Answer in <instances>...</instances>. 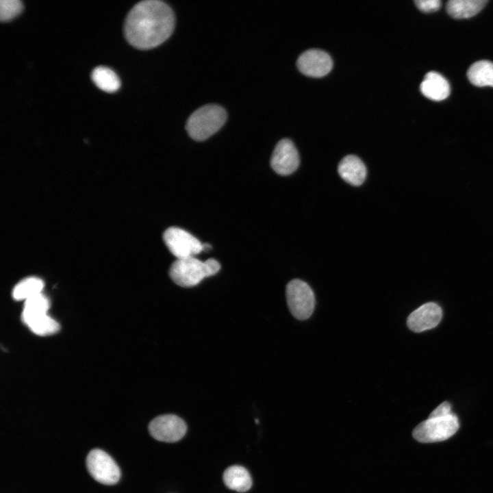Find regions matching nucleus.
I'll use <instances>...</instances> for the list:
<instances>
[{
    "instance_id": "f257e3e1",
    "label": "nucleus",
    "mask_w": 493,
    "mask_h": 493,
    "mask_svg": "<svg viewBox=\"0 0 493 493\" xmlns=\"http://www.w3.org/2000/svg\"><path fill=\"white\" fill-rule=\"evenodd\" d=\"M175 16L162 1L145 0L136 3L125 22L127 41L139 49L154 48L168 38L173 31Z\"/></svg>"
},
{
    "instance_id": "f03ea898",
    "label": "nucleus",
    "mask_w": 493,
    "mask_h": 493,
    "mask_svg": "<svg viewBox=\"0 0 493 493\" xmlns=\"http://www.w3.org/2000/svg\"><path fill=\"white\" fill-rule=\"evenodd\" d=\"M220 268V264L214 259L202 262L190 257L176 260L170 267L169 275L178 286L188 288L199 284L205 277L215 275Z\"/></svg>"
},
{
    "instance_id": "7ed1b4c3",
    "label": "nucleus",
    "mask_w": 493,
    "mask_h": 493,
    "mask_svg": "<svg viewBox=\"0 0 493 493\" xmlns=\"http://www.w3.org/2000/svg\"><path fill=\"white\" fill-rule=\"evenodd\" d=\"M227 117V112L223 107L214 104L205 105L190 115L186 129L192 139L204 140L222 127Z\"/></svg>"
},
{
    "instance_id": "20e7f679",
    "label": "nucleus",
    "mask_w": 493,
    "mask_h": 493,
    "mask_svg": "<svg viewBox=\"0 0 493 493\" xmlns=\"http://www.w3.org/2000/svg\"><path fill=\"white\" fill-rule=\"evenodd\" d=\"M459 427V419L454 413L440 417L429 416L414 428L412 435L422 443L441 442L453 436Z\"/></svg>"
},
{
    "instance_id": "39448f33",
    "label": "nucleus",
    "mask_w": 493,
    "mask_h": 493,
    "mask_svg": "<svg viewBox=\"0 0 493 493\" xmlns=\"http://www.w3.org/2000/svg\"><path fill=\"white\" fill-rule=\"evenodd\" d=\"M286 299L289 309L296 318L304 320L312 314L314 294L305 281L297 279L290 281L286 286Z\"/></svg>"
},
{
    "instance_id": "423d86ee",
    "label": "nucleus",
    "mask_w": 493,
    "mask_h": 493,
    "mask_svg": "<svg viewBox=\"0 0 493 493\" xmlns=\"http://www.w3.org/2000/svg\"><path fill=\"white\" fill-rule=\"evenodd\" d=\"M86 466L97 481L105 485L116 483L121 477L120 469L114 460L105 451L95 448L88 453Z\"/></svg>"
},
{
    "instance_id": "0eeeda50",
    "label": "nucleus",
    "mask_w": 493,
    "mask_h": 493,
    "mask_svg": "<svg viewBox=\"0 0 493 493\" xmlns=\"http://www.w3.org/2000/svg\"><path fill=\"white\" fill-rule=\"evenodd\" d=\"M164 243L177 260L194 257L203 251V244L186 230L171 227L163 234Z\"/></svg>"
},
{
    "instance_id": "6e6552de",
    "label": "nucleus",
    "mask_w": 493,
    "mask_h": 493,
    "mask_svg": "<svg viewBox=\"0 0 493 493\" xmlns=\"http://www.w3.org/2000/svg\"><path fill=\"white\" fill-rule=\"evenodd\" d=\"M187 427L181 418L173 414L157 416L149 425L151 435L155 440L165 442H175L186 434Z\"/></svg>"
},
{
    "instance_id": "1a4fd4ad",
    "label": "nucleus",
    "mask_w": 493,
    "mask_h": 493,
    "mask_svg": "<svg viewBox=\"0 0 493 493\" xmlns=\"http://www.w3.org/2000/svg\"><path fill=\"white\" fill-rule=\"evenodd\" d=\"M299 156L293 142L287 138L278 142L270 158L273 169L281 175H288L296 170Z\"/></svg>"
},
{
    "instance_id": "9d476101",
    "label": "nucleus",
    "mask_w": 493,
    "mask_h": 493,
    "mask_svg": "<svg viewBox=\"0 0 493 493\" xmlns=\"http://www.w3.org/2000/svg\"><path fill=\"white\" fill-rule=\"evenodd\" d=\"M296 65L303 74L320 77L331 71L333 62L331 57L326 52L319 49H309L299 57Z\"/></svg>"
},
{
    "instance_id": "9b49d317",
    "label": "nucleus",
    "mask_w": 493,
    "mask_h": 493,
    "mask_svg": "<svg viewBox=\"0 0 493 493\" xmlns=\"http://www.w3.org/2000/svg\"><path fill=\"white\" fill-rule=\"evenodd\" d=\"M442 316L441 307L435 303L429 302L412 312L407 319L408 328L419 333L436 327Z\"/></svg>"
},
{
    "instance_id": "f8f14e48",
    "label": "nucleus",
    "mask_w": 493,
    "mask_h": 493,
    "mask_svg": "<svg viewBox=\"0 0 493 493\" xmlns=\"http://www.w3.org/2000/svg\"><path fill=\"white\" fill-rule=\"evenodd\" d=\"M420 88L424 96L436 101L445 99L450 94L448 82L442 75L435 71L425 75Z\"/></svg>"
},
{
    "instance_id": "ddd939ff",
    "label": "nucleus",
    "mask_w": 493,
    "mask_h": 493,
    "mask_svg": "<svg viewBox=\"0 0 493 493\" xmlns=\"http://www.w3.org/2000/svg\"><path fill=\"white\" fill-rule=\"evenodd\" d=\"M340 177L353 186H360L366 177V168L363 162L354 155L345 156L338 168Z\"/></svg>"
},
{
    "instance_id": "4468645a",
    "label": "nucleus",
    "mask_w": 493,
    "mask_h": 493,
    "mask_svg": "<svg viewBox=\"0 0 493 493\" xmlns=\"http://www.w3.org/2000/svg\"><path fill=\"white\" fill-rule=\"evenodd\" d=\"M223 479L228 488L238 492H245L252 485L249 472L241 466L234 465L227 468L223 473Z\"/></svg>"
},
{
    "instance_id": "2eb2a0df",
    "label": "nucleus",
    "mask_w": 493,
    "mask_h": 493,
    "mask_svg": "<svg viewBox=\"0 0 493 493\" xmlns=\"http://www.w3.org/2000/svg\"><path fill=\"white\" fill-rule=\"evenodd\" d=\"M487 0H451L446 3L447 12L455 18L475 16L488 3Z\"/></svg>"
},
{
    "instance_id": "dca6fc26",
    "label": "nucleus",
    "mask_w": 493,
    "mask_h": 493,
    "mask_svg": "<svg viewBox=\"0 0 493 493\" xmlns=\"http://www.w3.org/2000/svg\"><path fill=\"white\" fill-rule=\"evenodd\" d=\"M469 81L475 86L493 87V62L480 60L472 64L468 70Z\"/></svg>"
},
{
    "instance_id": "f3484780",
    "label": "nucleus",
    "mask_w": 493,
    "mask_h": 493,
    "mask_svg": "<svg viewBox=\"0 0 493 493\" xmlns=\"http://www.w3.org/2000/svg\"><path fill=\"white\" fill-rule=\"evenodd\" d=\"M91 77L99 88L107 92H114L121 86L118 75L112 70L105 66L95 68L92 72Z\"/></svg>"
},
{
    "instance_id": "a211bd4d",
    "label": "nucleus",
    "mask_w": 493,
    "mask_h": 493,
    "mask_svg": "<svg viewBox=\"0 0 493 493\" xmlns=\"http://www.w3.org/2000/svg\"><path fill=\"white\" fill-rule=\"evenodd\" d=\"M44 283L42 279L30 277L22 279L14 288L12 296L17 301H26L28 299L42 293Z\"/></svg>"
},
{
    "instance_id": "6ab92c4d",
    "label": "nucleus",
    "mask_w": 493,
    "mask_h": 493,
    "mask_svg": "<svg viewBox=\"0 0 493 493\" xmlns=\"http://www.w3.org/2000/svg\"><path fill=\"white\" fill-rule=\"evenodd\" d=\"M32 332L39 336H47L56 333L60 325L47 314L34 316L23 320Z\"/></svg>"
},
{
    "instance_id": "aec40b11",
    "label": "nucleus",
    "mask_w": 493,
    "mask_h": 493,
    "mask_svg": "<svg viewBox=\"0 0 493 493\" xmlns=\"http://www.w3.org/2000/svg\"><path fill=\"white\" fill-rule=\"evenodd\" d=\"M49 306V301L42 292L35 295L25 301L22 312V320L40 314H47Z\"/></svg>"
},
{
    "instance_id": "412c9836",
    "label": "nucleus",
    "mask_w": 493,
    "mask_h": 493,
    "mask_svg": "<svg viewBox=\"0 0 493 493\" xmlns=\"http://www.w3.org/2000/svg\"><path fill=\"white\" fill-rule=\"evenodd\" d=\"M23 10V3L19 0H1L0 1V20L8 21L17 15Z\"/></svg>"
},
{
    "instance_id": "4be33fe9",
    "label": "nucleus",
    "mask_w": 493,
    "mask_h": 493,
    "mask_svg": "<svg viewBox=\"0 0 493 493\" xmlns=\"http://www.w3.org/2000/svg\"><path fill=\"white\" fill-rule=\"evenodd\" d=\"M415 3L419 10L426 12L436 11L441 5L440 0H418Z\"/></svg>"
},
{
    "instance_id": "5701e85b",
    "label": "nucleus",
    "mask_w": 493,
    "mask_h": 493,
    "mask_svg": "<svg viewBox=\"0 0 493 493\" xmlns=\"http://www.w3.org/2000/svg\"><path fill=\"white\" fill-rule=\"evenodd\" d=\"M451 405L448 401H444L439 405L429 414V417H440L451 414Z\"/></svg>"
}]
</instances>
